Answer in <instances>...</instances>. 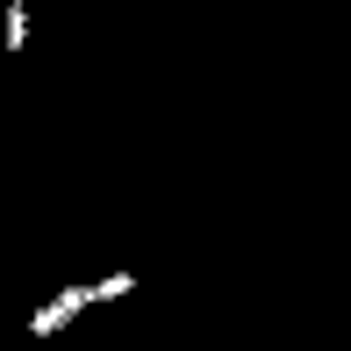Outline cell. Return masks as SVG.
<instances>
[{
	"instance_id": "6da1fadb",
	"label": "cell",
	"mask_w": 351,
	"mask_h": 351,
	"mask_svg": "<svg viewBox=\"0 0 351 351\" xmlns=\"http://www.w3.org/2000/svg\"><path fill=\"white\" fill-rule=\"evenodd\" d=\"M86 308H93V287H65L51 308H36V315H29V337H58V330H65L72 315H86Z\"/></svg>"
},
{
	"instance_id": "3957f363",
	"label": "cell",
	"mask_w": 351,
	"mask_h": 351,
	"mask_svg": "<svg viewBox=\"0 0 351 351\" xmlns=\"http://www.w3.org/2000/svg\"><path fill=\"white\" fill-rule=\"evenodd\" d=\"M122 294H136V273H108V280H93V308H101V301H122Z\"/></svg>"
},
{
	"instance_id": "7a4b0ae2",
	"label": "cell",
	"mask_w": 351,
	"mask_h": 351,
	"mask_svg": "<svg viewBox=\"0 0 351 351\" xmlns=\"http://www.w3.org/2000/svg\"><path fill=\"white\" fill-rule=\"evenodd\" d=\"M0 51H29V0H8V14H0Z\"/></svg>"
}]
</instances>
